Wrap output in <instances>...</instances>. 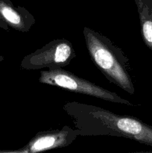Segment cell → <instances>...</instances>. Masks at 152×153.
Wrapping results in <instances>:
<instances>
[{
    "instance_id": "obj_1",
    "label": "cell",
    "mask_w": 152,
    "mask_h": 153,
    "mask_svg": "<svg viewBox=\"0 0 152 153\" xmlns=\"http://www.w3.org/2000/svg\"><path fill=\"white\" fill-rule=\"evenodd\" d=\"M63 109L80 136L122 137L152 147V126L137 118L78 102H66Z\"/></svg>"
},
{
    "instance_id": "obj_2",
    "label": "cell",
    "mask_w": 152,
    "mask_h": 153,
    "mask_svg": "<svg viewBox=\"0 0 152 153\" xmlns=\"http://www.w3.org/2000/svg\"><path fill=\"white\" fill-rule=\"evenodd\" d=\"M83 37L90 59L106 79L128 94L135 88L130 73V62L122 49L101 33L84 26Z\"/></svg>"
},
{
    "instance_id": "obj_3",
    "label": "cell",
    "mask_w": 152,
    "mask_h": 153,
    "mask_svg": "<svg viewBox=\"0 0 152 153\" xmlns=\"http://www.w3.org/2000/svg\"><path fill=\"white\" fill-rule=\"evenodd\" d=\"M39 82L72 92L90 96L110 102L134 106L132 103L119 97L116 93L111 92L89 81L81 79L77 75L63 70L61 67H52L47 70H41Z\"/></svg>"
},
{
    "instance_id": "obj_4",
    "label": "cell",
    "mask_w": 152,
    "mask_h": 153,
    "mask_svg": "<svg viewBox=\"0 0 152 153\" xmlns=\"http://www.w3.org/2000/svg\"><path fill=\"white\" fill-rule=\"evenodd\" d=\"M76 57L72 43L65 38L55 39L40 49L25 55L21 61L23 70H37L52 67L63 68Z\"/></svg>"
},
{
    "instance_id": "obj_5",
    "label": "cell",
    "mask_w": 152,
    "mask_h": 153,
    "mask_svg": "<svg viewBox=\"0 0 152 153\" xmlns=\"http://www.w3.org/2000/svg\"><path fill=\"white\" fill-rule=\"evenodd\" d=\"M80 136L76 128L64 126L61 129L42 131L37 133L26 145L15 150L0 151L7 153H37L69 146Z\"/></svg>"
},
{
    "instance_id": "obj_6",
    "label": "cell",
    "mask_w": 152,
    "mask_h": 153,
    "mask_svg": "<svg viewBox=\"0 0 152 153\" xmlns=\"http://www.w3.org/2000/svg\"><path fill=\"white\" fill-rule=\"evenodd\" d=\"M34 16L24 7L14 6L10 0H0V28L28 32L35 24Z\"/></svg>"
},
{
    "instance_id": "obj_7",
    "label": "cell",
    "mask_w": 152,
    "mask_h": 153,
    "mask_svg": "<svg viewBox=\"0 0 152 153\" xmlns=\"http://www.w3.org/2000/svg\"><path fill=\"white\" fill-rule=\"evenodd\" d=\"M139 18L141 35L145 46L152 52V0H134Z\"/></svg>"
},
{
    "instance_id": "obj_8",
    "label": "cell",
    "mask_w": 152,
    "mask_h": 153,
    "mask_svg": "<svg viewBox=\"0 0 152 153\" xmlns=\"http://www.w3.org/2000/svg\"><path fill=\"white\" fill-rule=\"evenodd\" d=\"M4 57H3L2 55H0V62H1V61H4Z\"/></svg>"
}]
</instances>
